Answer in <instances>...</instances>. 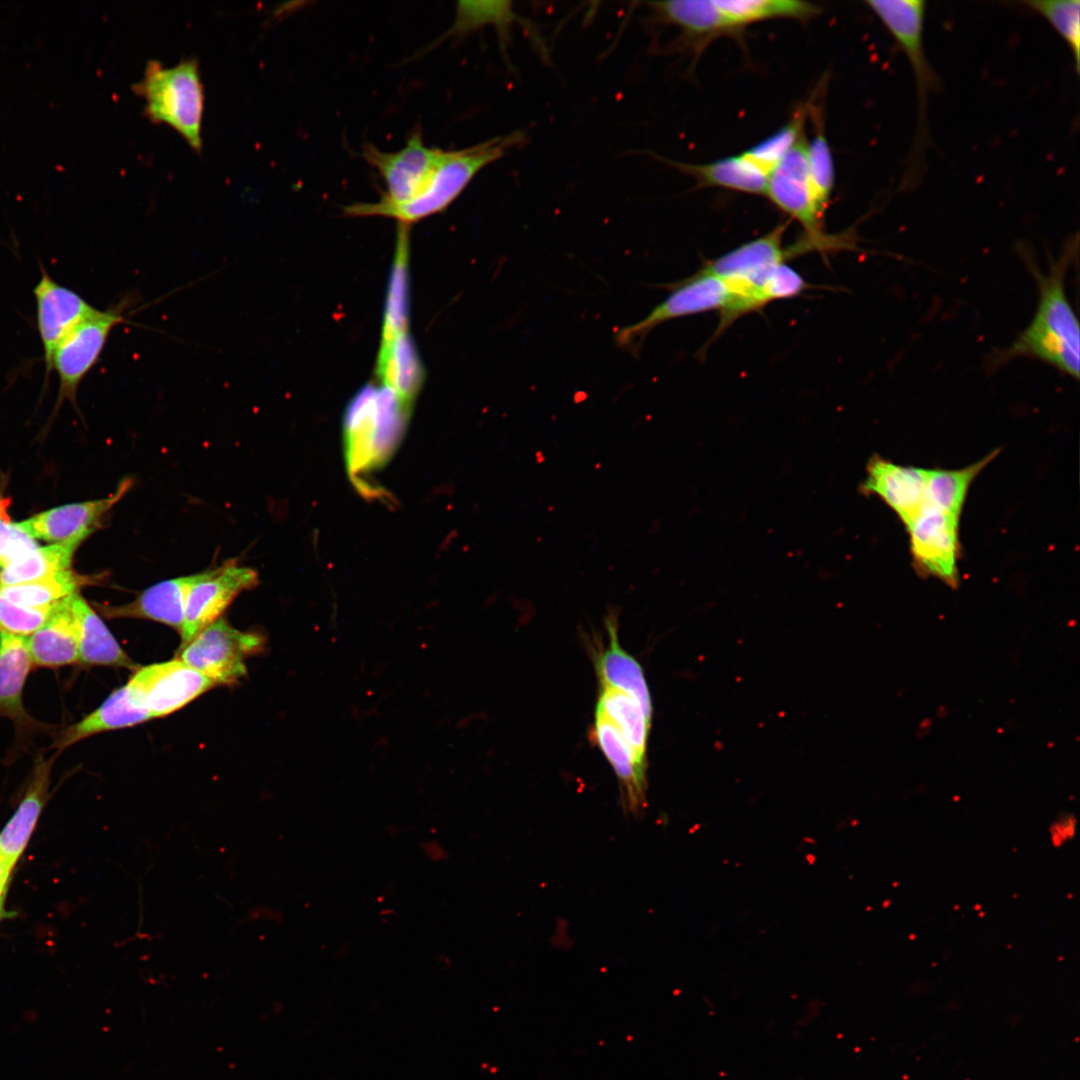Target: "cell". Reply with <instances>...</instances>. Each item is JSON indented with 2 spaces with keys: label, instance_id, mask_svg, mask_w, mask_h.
Segmentation results:
<instances>
[{
  "label": "cell",
  "instance_id": "1",
  "mask_svg": "<svg viewBox=\"0 0 1080 1080\" xmlns=\"http://www.w3.org/2000/svg\"><path fill=\"white\" fill-rule=\"evenodd\" d=\"M1019 251L1038 286L1037 309L1030 324L1015 341L991 355L989 368L996 369L1016 357L1026 356L1078 379L1080 326L1065 287L1068 268L1077 256V235L1066 243L1057 259L1051 260L1047 273L1038 268L1024 246L1019 247Z\"/></svg>",
  "mask_w": 1080,
  "mask_h": 1080
},
{
  "label": "cell",
  "instance_id": "30",
  "mask_svg": "<svg viewBox=\"0 0 1080 1080\" xmlns=\"http://www.w3.org/2000/svg\"><path fill=\"white\" fill-rule=\"evenodd\" d=\"M596 709L615 725L633 750L637 761L646 767L647 737L651 721L644 715L638 701L622 691L602 686Z\"/></svg>",
  "mask_w": 1080,
  "mask_h": 1080
},
{
  "label": "cell",
  "instance_id": "38",
  "mask_svg": "<svg viewBox=\"0 0 1080 1080\" xmlns=\"http://www.w3.org/2000/svg\"><path fill=\"white\" fill-rule=\"evenodd\" d=\"M818 128L812 139L806 142V158L814 194L824 212L833 191L835 173L832 152L822 125L819 124Z\"/></svg>",
  "mask_w": 1080,
  "mask_h": 1080
},
{
  "label": "cell",
  "instance_id": "21",
  "mask_svg": "<svg viewBox=\"0 0 1080 1080\" xmlns=\"http://www.w3.org/2000/svg\"><path fill=\"white\" fill-rule=\"evenodd\" d=\"M647 5L655 22L678 27L680 39L687 44L697 46L723 34L737 33L715 0L656 1Z\"/></svg>",
  "mask_w": 1080,
  "mask_h": 1080
},
{
  "label": "cell",
  "instance_id": "35",
  "mask_svg": "<svg viewBox=\"0 0 1080 1080\" xmlns=\"http://www.w3.org/2000/svg\"><path fill=\"white\" fill-rule=\"evenodd\" d=\"M510 1H460L455 21L447 35H464L485 26H494L505 45L512 25L519 21Z\"/></svg>",
  "mask_w": 1080,
  "mask_h": 1080
},
{
  "label": "cell",
  "instance_id": "5",
  "mask_svg": "<svg viewBox=\"0 0 1080 1080\" xmlns=\"http://www.w3.org/2000/svg\"><path fill=\"white\" fill-rule=\"evenodd\" d=\"M265 638L241 631L220 617L180 647L177 658L214 681L233 685L247 675L246 660L264 650Z\"/></svg>",
  "mask_w": 1080,
  "mask_h": 1080
},
{
  "label": "cell",
  "instance_id": "18",
  "mask_svg": "<svg viewBox=\"0 0 1080 1080\" xmlns=\"http://www.w3.org/2000/svg\"><path fill=\"white\" fill-rule=\"evenodd\" d=\"M32 668L26 637L0 632V717L10 719L18 733L41 726L23 703L25 683Z\"/></svg>",
  "mask_w": 1080,
  "mask_h": 1080
},
{
  "label": "cell",
  "instance_id": "9",
  "mask_svg": "<svg viewBox=\"0 0 1080 1080\" xmlns=\"http://www.w3.org/2000/svg\"><path fill=\"white\" fill-rule=\"evenodd\" d=\"M257 584V571L234 561L194 574L186 596L180 647L222 617L240 593Z\"/></svg>",
  "mask_w": 1080,
  "mask_h": 1080
},
{
  "label": "cell",
  "instance_id": "32",
  "mask_svg": "<svg viewBox=\"0 0 1080 1080\" xmlns=\"http://www.w3.org/2000/svg\"><path fill=\"white\" fill-rule=\"evenodd\" d=\"M997 453L962 469L927 470L926 505L959 518L970 484Z\"/></svg>",
  "mask_w": 1080,
  "mask_h": 1080
},
{
  "label": "cell",
  "instance_id": "43",
  "mask_svg": "<svg viewBox=\"0 0 1080 1080\" xmlns=\"http://www.w3.org/2000/svg\"><path fill=\"white\" fill-rule=\"evenodd\" d=\"M423 850L427 857L434 861H439L446 857V852L443 847L435 841L426 843Z\"/></svg>",
  "mask_w": 1080,
  "mask_h": 1080
},
{
  "label": "cell",
  "instance_id": "27",
  "mask_svg": "<svg viewBox=\"0 0 1080 1080\" xmlns=\"http://www.w3.org/2000/svg\"><path fill=\"white\" fill-rule=\"evenodd\" d=\"M606 626L609 645L598 656L596 662L601 686L617 689L635 698L646 718L651 721V698L643 670L636 659L621 647L615 615H609Z\"/></svg>",
  "mask_w": 1080,
  "mask_h": 1080
},
{
  "label": "cell",
  "instance_id": "10",
  "mask_svg": "<svg viewBox=\"0 0 1080 1080\" xmlns=\"http://www.w3.org/2000/svg\"><path fill=\"white\" fill-rule=\"evenodd\" d=\"M444 150L427 146L421 130H415L405 146L395 152H385L366 144L363 159L382 177L386 192L380 200L399 204L411 200L424 187Z\"/></svg>",
  "mask_w": 1080,
  "mask_h": 1080
},
{
  "label": "cell",
  "instance_id": "24",
  "mask_svg": "<svg viewBox=\"0 0 1080 1080\" xmlns=\"http://www.w3.org/2000/svg\"><path fill=\"white\" fill-rule=\"evenodd\" d=\"M70 606L78 630V664L125 668L133 672L140 667L122 649L101 617L79 593L70 597Z\"/></svg>",
  "mask_w": 1080,
  "mask_h": 1080
},
{
  "label": "cell",
  "instance_id": "2",
  "mask_svg": "<svg viewBox=\"0 0 1080 1080\" xmlns=\"http://www.w3.org/2000/svg\"><path fill=\"white\" fill-rule=\"evenodd\" d=\"M412 406L383 386H364L343 417V448L354 486L368 493L367 477L384 467L402 441Z\"/></svg>",
  "mask_w": 1080,
  "mask_h": 1080
},
{
  "label": "cell",
  "instance_id": "20",
  "mask_svg": "<svg viewBox=\"0 0 1080 1080\" xmlns=\"http://www.w3.org/2000/svg\"><path fill=\"white\" fill-rule=\"evenodd\" d=\"M55 756L35 759L25 794L15 813L0 833V854L13 866L21 856L48 799Z\"/></svg>",
  "mask_w": 1080,
  "mask_h": 1080
},
{
  "label": "cell",
  "instance_id": "6",
  "mask_svg": "<svg viewBox=\"0 0 1080 1080\" xmlns=\"http://www.w3.org/2000/svg\"><path fill=\"white\" fill-rule=\"evenodd\" d=\"M668 289L670 294L646 317L617 331V345L637 353L646 336L660 324L711 310L720 311L732 297V291L724 280L700 271L670 284Z\"/></svg>",
  "mask_w": 1080,
  "mask_h": 1080
},
{
  "label": "cell",
  "instance_id": "13",
  "mask_svg": "<svg viewBox=\"0 0 1080 1080\" xmlns=\"http://www.w3.org/2000/svg\"><path fill=\"white\" fill-rule=\"evenodd\" d=\"M787 223L778 224L762 237L746 242L710 261L699 271L724 280L737 295L759 285L778 265L795 255L783 246Z\"/></svg>",
  "mask_w": 1080,
  "mask_h": 1080
},
{
  "label": "cell",
  "instance_id": "41",
  "mask_svg": "<svg viewBox=\"0 0 1080 1080\" xmlns=\"http://www.w3.org/2000/svg\"><path fill=\"white\" fill-rule=\"evenodd\" d=\"M1076 831V819L1073 815H1064L1058 818L1050 827L1051 841L1055 847H1060L1070 841Z\"/></svg>",
  "mask_w": 1080,
  "mask_h": 1080
},
{
  "label": "cell",
  "instance_id": "42",
  "mask_svg": "<svg viewBox=\"0 0 1080 1080\" xmlns=\"http://www.w3.org/2000/svg\"><path fill=\"white\" fill-rule=\"evenodd\" d=\"M13 867L14 866L0 854V904Z\"/></svg>",
  "mask_w": 1080,
  "mask_h": 1080
},
{
  "label": "cell",
  "instance_id": "36",
  "mask_svg": "<svg viewBox=\"0 0 1080 1080\" xmlns=\"http://www.w3.org/2000/svg\"><path fill=\"white\" fill-rule=\"evenodd\" d=\"M1024 5L1042 16L1062 37L1074 59L1075 70L1080 66V1L1029 0Z\"/></svg>",
  "mask_w": 1080,
  "mask_h": 1080
},
{
  "label": "cell",
  "instance_id": "16",
  "mask_svg": "<svg viewBox=\"0 0 1080 1080\" xmlns=\"http://www.w3.org/2000/svg\"><path fill=\"white\" fill-rule=\"evenodd\" d=\"M36 322L43 349L45 376L51 374L53 354L61 340L81 321L99 309L75 291L56 282L42 268L33 288Z\"/></svg>",
  "mask_w": 1080,
  "mask_h": 1080
},
{
  "label": "cell",
  "instance_id": "17",
  "mask_svg": "<svg viewBox=\"0 0 1080 1080\" xmlns=\"http://www.w3.org/2000/svg\"><path fill=\"white\" fill-rule=\"evenodd\" d=\"M927 470L902 466L880 456L870 458L861 485L866 495L879 496L908 527L926 505Z\"/></svg>",
  "mask_w": 1080,
  "mask_h": 1080
},
{
  "label": "cell",
  "instance_id": "29",
  "mask_svg": "<svg viewBox=\"0 0 1080 1080\" xmlns=\"http://www.w3.org/2000/svg\"><path fill=\"white\" fill-rule=\"evenodd\" d=\"M86 583L83 576L66 569L34 581L0 586V597L23 608L54 611Z\"/></svg>",
  "mask_w": 1080,
  "mask_h": 1080
},
{
  "label": "cell",
  "instance_id": "11",
  "mask_svg": "<svg viewBox=\"0 0 1080 1080\" xmlns=\"http://www.w3.org/2000/svg\"><path fill=\"white\" fill-rule=\"evenodd\" d=\"M959 518L925 505L907 527L913 564L921 575L934 576L952 588L958 585Z\"/></svg>",
  "mask_w": 1080,
  "mask_h": 1080
},
{
  "label": "cell",
  "instance_id": "28",
  "mask_svg": "<svg viewBox=\"0 0 1080 1080\" xmlns=\"http://www.w3.org/2000/svg\"><path fill=\"white\" fill-rule=\"evenodd\" d=\"M679 171L694 177L701 186L721 187L750 194H765L769 174L743 153L706 164H687L652 154Z\"/></svg>",
  "mask_w": 1080,
  "mask_h": 1080
},
{
  "label": "cell",
  "instance_id": "26",
  "mask_svg": "<svg viewBox=\"0 0 1080 1080\" xmlns=\"http://www.w3.org/2000/svg\"><path fill=\"white\" fill-rule=\"evenodd\" d=\"M376 376L379 384L413 406L422 386L424 371L408 332L381 339Z\"/></svg>",
  "mask_w": 1080,
  "mask_h": 1080
},
{
  "label": "cell",
  "instance_id": "12",
  "mask_svg": "<svg viewBox=\"0 0 1080 1080\" xmlns=\"http://www.w3.org/2000/svg\"><path fill=\"white\" fill-rule=\"evenodd\" d=\"M765 194L784 213L796 219L814 238L822 231L820 209L809 176L804 135L769 173Z\"/></svg>",
  "mask_w": 1080,
  "mask_h": 1080
},
{
  "label": "cell",
  "instance_id": "14",
  "mask_svg": "<svg viewBox=\"0 0 1080 1080\" xmlns=\"http://www.w3.org/2000/svg\"><path fill=\"white\" fill-rule=\"evenodd\" d=\"M131 486L132 480L124 479L109 497L55 507L15 525L32 539L78 547Z\"/></svg>",
  "mask_w": 1080,
  "mask_h": 1080
},
{
  "label": "cell",
  "instance_id": "15",
  "mask_svg": "<svg viewBox=\"0 0 1080 1080\" xmlns=\"http://www.w3.org/2000/svg\"><path fill=\"white\" fill-rule=\"evenodd\" d=\"M865 3L902 48L913 68L920 99V122L923 123L926 95L938 83L924 49L926 3L922 0H868Z\"/></svg>",
  "mask_w": 1080,
  "mask_h": 1080
},
{
  "label": "cell",
  "instance_id": "19",
  "mask_svg": "<svg viewBox=\"0 0 1080 1080\" xmlns=\"http://www.w3.org/2000/svg\"><path fill=\"white\" fill-rule=\"evenodd\" d=\"M194 574L158 582L137 595L132 601L105 606L101 612L109 618H139L156 621L182 631L188 589Z\"/></svg>",
  "mask_w": 1080,
  "mask_h": 1080
},
{
  "label": "cell",
  "instance_id": "33",
  "mask_svg": "<svg viewBox=\"0 0 1080 1080\" xmlns=\"http://www.w3.org/2000/svg\"><path fill=\"white\" fill-rule=\"evenodd\" d=\"M76 549L71 544L37 547L0 570V586L30 582L69 569Z\"/></svg>",
  "mask_w": 1080,
  "mask_h": 1080
},
{
  "label": "cell",
  "instance_id": "7",
  "mask_svg": "<svg viewBox=\"0 0 1080 1080\" xmlns=\"http://www.w3.org/2000/svg\"><path fill=\"white\" fill-rule=\"evenodd\" d=\"M126 686L132 701L154 719L183 708L217 684L175 658L139 667Z\"/></svg>",
  "mask_w": 1080,
  "mask_h": 1080
},
{
  "label": "cell",
  "instance_id": "22",
  "mask_svg": "<svg viewBox=\"0 0 1080 1080\" xmlns=\"http://www.w3.org/2000/svg\"><path fill=\"white\" fill-rule=\"evenodd\" d=\"M594 735L619 780L625 808L633 814L640 813L646 802V767L637 761L622 734L598 709Z\"/></svg>",
  "mask_w": 1080,
  "mask_h": 1080
},
{
  "label": "cell",
  "instance_id": "4",
  "mask_svg": "<svg viewBox=\"0 0 1080 1080\" xmlns=\"http://www.w3.org/2000/svg\"><path fill=\"white\" fill-rule=\"evenodd\" d=\"M133 90L145 99V115L153 122L177 130L196 152H201L204 91L198 63L186 59L169 68L155 60L146 65Z\"/></svg>",
  "mask_w": 1080,
  "mask_h": 1080
},
{
  "label": "cell",
  "instance_id": "23",
  "mask_svg": "<svg viewBox=\"0 0 1080 1080\" xmlns=\"http://www.w3.org/2000/svg\"><path fill=\"white\" fill-rule=\"evenodd\" d=\"M71 596L40 628L26 637L33 667L55 669L78 664V630L70 606Z\"/></svg>",
  "mask_w": 1080,
  "mask_h": 1080
},
{
  "label": "cell",
  "instance_id": "3",
  "mask_svg": "<svg viewBox=\"0 0 1080 1080\" xmlns=\"http://www.w3.org/2000/svg\"><path fill=\"white\" fill-rule=\"evenodd\" d=\"M526 138L524 131L516 130L467 148L444 151L424 187L411 200L399 204L380 199L358 202L344 211L349 216L390 217L408 226L446 209L484 167L525 144Z\"/></svg>",
  "mask_w": 1080,
  "mask_h": 1080
},
{
  "label": "cell",
  "instance_id": "31",
  "mask_svg": "<svg viewBox=\"0 0 1080 1080\" xmlns=\"http://www.w3.org/2000/svg\"><path fill=\"white\" fill-rule=\"evenodd\" d=\"M715 3L737 32L757 21L775 18L807 21L820 12L817 5L801 0H715Z\"/></svg>",
  "mask_w": 1080,
  "mask_h": 1080
},
{
  "label": "cell",
  "instance_id": "40",
  "mask_svg": "<svg viewBox=\"0 0 1080 1080\" xmlns=\"http://www.w3.org/2000/svg\"><path fill=\"white\" fill-rule=\"evenodd\" d=\"M34 539L0 516V568L37 548Z\"/></svg>",
  "mask_w": 1080,
  "mask_h": 1080
},
{
  "label": "cell",
  "instance_id": "37",
  "mask_svg": "<svg viewBox=\"0 0 1080 1080\" xmlns=\"http://www.w3.org/2000/svg\"><path fill=\"white\" fill-rule=\"evenodd\" d=\"M807 113L808 109L800 107L786 125L743 154L769 174L804 135Z\"/></svg>",
  "mask_w": 1080,
  "mask_h": 1080
},
{
  "label": "cell",
  "instance_id": "8",
  "mask_svg": "<svg viewBox=\"0 0 1080 1080\" xmlns=\"http://www.w3.org/2000/svg\"><path fill=\"white\" fill-rule=\"evenodd\" d=\"M124 319L122 304L98 310L61 340L51 364L59 381V403L75 402L79 385L98 361L113 328Z\"/></svg>",
  "mask_w": 1080,
  "mask_h": 1080
},
{
  "label": "cell",
  "instance_id": "25",
  "mask_svg": "<svg viewBox=\"0 0 1080 1080\" xmlns=\"http://www.w3.org/2000/svg\"><path fill=\"white\" fill-rule=\"evenodd\" d=\"M150 716L131 699L126 685L114 690L86 717L62 729L51 746L56 755L66 748L102 732L133 727Z\"/></svg>",
  "mask_w": 1080,
  "mask_h": 1080
},
{
  "label": "cell",
  "instance_id": "34",
  "mask_svg": "<svg viewBox=\"0 0 1080 1080\" xmlns=\"http://www.w3.org/2000/svg\"><path fill=\"white\" fill-rule=\"evenodd\" d=\"M809 285L804 278L786 263L775 267L765 279L754 288L740 295L734 302L731 312L735 318L755 312L775 300L797 297L807 290Z\"/></svg>",
  "mask_w": 1080,
  "mask_h": 1080
},
{
  "label": "cell",
  "instance_id": "39",
  "mask_svg": "<svg viewBox=\"0 0 1080 1080\" xmlns=\"http://www.w3.org/2000/svg\"><path fill=\"white\" fill-rule=\"evenodd\" d=\"M54 611L23 608L0 597V632L28 637L40 628Z\"/></svg>",
  "mask_w": 1080,
  "mask_h": 1080
}]
</instances>
